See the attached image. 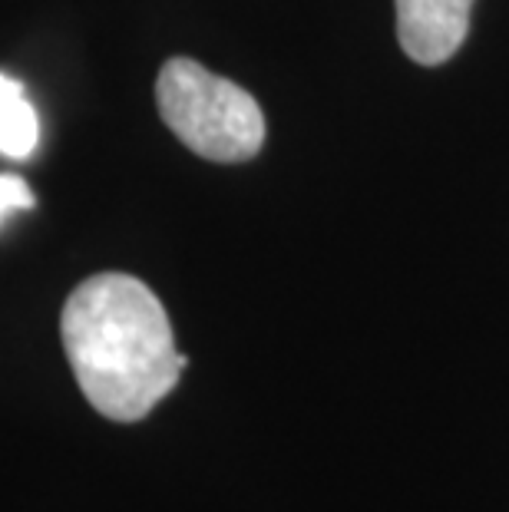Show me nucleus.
<instances>
[{"label":"nucleus","instance_id":"nucleus-2","mask_svg":"<svg viewBox=\"0 0 509 512\" xmlns=\"http://www.w3.org/2000/svg\"><path fill=\"white\" fill-rule=\"evenodd\" d=\"M156 106L179 143L209 162H248L265 146L255 96L189 57H172L159 70Z\"/></svg>","mask_w":509,"mask_h":512},{"label":"nucleus","instance_id":"nucleus-1","mask_svg":"<svg viewBox=\"0 0 509 512\" xmlns=\"http://www.w3.org/2000/svg\"><path fill=\"white\" fill-rule=\"evenodd\" d=\"M60 337L83 397L116 423L143 420L189 367V357L176 351L162 301L123 271L73 288L60 314Z\"/></svg>","mask_w":509,"mask_h":512},{"label":"nucleus","instance_id":"nucleus-4","mask_svg":"<svg viewBox=\"0 0 509 512\" xmlns=\"http://www.w3.org/2000/svg\"><path fill=\"white\" fill-rule=\"evenodd\" d=\"M40 123L24 83L0 73V156L27 159L37 149Z\"/></svg>","mask_w":509,"mask_h":512},{"label":"nucleus","instance_id":"nucleus-5","mask_svg":"<svg viewBox=\"0 0 509 512\" xmlns=\"http://www.w3.org/2000/svg\"><path fill=\"white\" fill-rule=\"evenodd\" d=\"M34 205V192L20 176H0V219L10 212H24Z\"/></svg>","mask_w":509,"mask_h":512},{"label":"nucleus","instance_id":"nucleus-3","mask_svg":"<svg viewBox=\"0 0 509 512\" xmlns=\"http://www.w3.org/2000/svg\"><path fill=\"white\" fill-rule=\"evenodd\" d=\"M397 40L414 63L440 67L470 34L476 0H394Z\"/></svg>","mask_w":509,"mask_h":512}]
</instances>
